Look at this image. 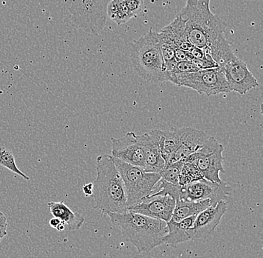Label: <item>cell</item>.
<instances>
[{"label": "cell", "instance_id": "obj_1", "mask_svg": "<svg viewBox=\"0 0 263 258\" xmlns=\"http://www.w3.org/2000/svg\"><path fill=\"white\" fill-rule=\"evenodd\" d=\"M97 177L93 183L95 209L103 214L127 211V199L121 175L112 157L102 154L97 158Z\"/></svg>", "mask_w": 263, "mask_h": 258}, {"label": "cell", "instance_id": "obj_2", "mask_svg": "<svg viewBox=\"0 0 263 258\" xmlns=\"http://www.w3.org/2000/svg\"><path fill=\"white\" fill-rule=\"evenodd\" d=\"M114 226L121 228L126 241L139 253L149 252L164 244L167 233L165 222L128 210L124 213H107Z\"/></svg>", "mask_w": 263, "mask_h": 258}, {"label": "cell", "instance_id": "obj_3", "mask_svg": "<svg viewBox=\"0 0 263 258\" xmlns=\"http://www.w3.org/2000/svg\"><path fill=\"white\" fill-rule=\"evenodd\" d=\"M210 0H186L179 13L185 21L189 42L194 47L206 51L210 44L224 35L227 24L212 13Z\"/></svg>", "mask_w": 263, "mask_h": 258}, {"label": "cell", "instance_id": "obj_4", "mask_svg": "<svg viewBox=\"0 0 263 258\" xmlns=\"http://www.w3.org/2000/svg\"><path fill=\"white\" fill-rule=\"evenodd\" d=\"M130 60L133 70L143 80L156 83L167 82L159 36L153 29L133 43Z\"/></svg>", "mask_w": 263, "mask_h": 258}, {"label": "cell", "instance_id": "obj_5", "mask_svg": "<svg viewBox=\"0 0 263 258\" xmlns=\"http://www.w3.org/2000/svg\"><path fill=\"white\" fill-rule=\"evenodd\" d=\"M112 159L122 178L128 210L130 209L154 193V189L161 180L160 174L147 172L142 168L126 164L119 159L113 157Z\"/></svg>", "mask_w": 263, "mask_h": 258}, {"label": "cell", "instance_id": "obj_6", "mask_svg": "<svg viewBox=\"0 0 263 258\" xmlns=\"http://www.w3.org/2000/svg\"><path fill=\"white\" fill-rule=\"evenodd\" d=\"M167 82H172L177 86L192 89L199 94L207 96L231 92L219 67L192 73L172 72L167 73Z\"/></svg>", "mask_w": 263, "mask_h": 258}, {"label": "cell", "instance_id": "obj_7", "mask_svg": "<svg viewBox=\"0 0 263 258\" xmlns=\"http://www.w3.org/2000/svg\"><path fill=\"white\" fill-rule=\"evenodd\" d=\"M162 135V149L170 157L168 164L185 160L210 137L205 131L189 127L163 131Z\"/></svg>", "mask_w": 263, "mask_h": 258}, {"label": "cell", "instance_id": "obj_8", "mask_svg": "<svg viewBox=\"0 0 263 258\" xmlns=\"http://www.w3.org/2000/svg\"><path fill=\"white\" fill-rule=\"evenodd\" d=\"M109 0H73L70 8L72 24L88 34H98L106 24Z\"/></svg>", "mask_w": 263, "mask_h": 258}, {"label": "cell", "instance_id": "obj_9", "mask_svg": "<svg viewBox=\"0 0 263 258\" xmlns=\"http://www.w3.org/2000/svg\"><path fill=\"white\" fill-rule=\"evenodd\" d=\"M223 152V146L210 136L198 150L189 155L183 162L195 164L205 180L221 184L223 182L220 177V172H225Z\"/></svg>", "mask_w": 263, "mask_h": 258}, {"label": "cell", "instance_id": "obj_10", "mask_svg": "<svg viewBox=\"0 0 263 258\" xmlns=\"http://www.w3.org/2000/svg\"><path fill=\"white\" fill-rule=\"evenodd\" d=\"M231 193V187L226 182L218 184L203 178L187 185H177L175 201L200 202L211 200L219 202L226 200Z\"/></svg>", "mask_w": 263, "mask_h": 258}, {"label": "cell", "instance_id": "obj_11", "mask_svg": "<svg viewBox=\"0 0 263 258\" xmlns=\"http://www.w3.org/2000/svg\"><path fill=\"white\" fill-rule=\"evenodd\" d=\"M220 68L229 85L230 91L244 95L249 90L259 86L254 74L250 71L246 64L236 55Z\"/></svg>", "mask_w": 263, "mask_h": 258}, {"label": "cell", "instance_id": "obj_12", "mask_svg": "<svg viewBox=\"0 0 263 258\" xmlns=\"http://www.w3.org/2000/svg\"><path fill=\"white\" fill-rule=\"evenodd\" d=\"M228 209V202L225 200L215 202L211 206L197 215L192 230V241H209L214 231L219 225L222 217Z\"/></svg>", "mask_w": 263, "mask_h": 258}, {"label": "cell", "instance_id": "obj_13", "mask_svg": "<svg viewBox=\"0 0 263 258\" xmlns=\"http://www.w3.org/2000/svg\"><path fill=\"white\" fill-rule=\"evenodd\" d=\"M111 156L144 170L142 146L139 136L136 135L133 131L126 133L120 138H111Z\"/></svg>", "mask_w": 263, "mask_h": 258}, {"label": "cell", "instance_id": "obj_14", "mask_svg": "<svg viewBox=\"0 0 263 258\" xmlns=\"http://www.w3.org/2000/svg\"><path fill=\"white\" fill-rule=\"evenodd\" d=\"M175 205V200L170 195H158L146 199L129 210L167 223L172 220Z\"/></svg>", "mask_w": 263, "mask_h": 258}, {"label": "cell", "instance_id": "obj_15", "mask_svg": "<svg viewBox=\"0 0 263 258\" xmlns=\"http://www.w3.org/2000/svg\"><path fill=\"white\" fill-rule=\"evenodd\" d=\"M161 131L154 129L139 136L144 152V170L147 172L160 173L165 166L160 149Z\"/></svg>", "mask_w": 263, "mask_h": 258}, {"label": "cell", "instance_id": "obj_16", "mask_svg": "<svg viewBox=\"0 0 263 258\" xmlns=\"http://www.w3.org/2000/svg\"><path fill=\"white\" fill-rule=\"evenodd\" d=\"M158 34L161 41L171 44L174 49L179 48L189 52L193 47L189 42L185 21L180 14H177L172 24L165 26Z\"/></svg>", "mask_w": 263, "mask_h": 258}, {"label": "cell", "instance_id": "obj_17", "mask_svg": "<svg viewBox=\"0 0 263 258\" xmlns=\"http://www.w3.org/2000/svg\"><path fill=\"white\" fill-rule=\"evenodd\" d=\"M197 216L184 219L180 222L170 221L166 223L167 233L164 237V243L175 246L180 243L192 241L194 236L192 230Z\"/></svg>", "mask_w": 263, "mask_h": 258}, {"label": "cell", "instance_id": "obj_18", "mask_svg": "<svg viewBox=\"0 0 263 258\" xmlns=\"http://www.w3.org/2000/svg\"><path fill=\"white\" fill-rule=\"evenodd\" d=\"M51 214L67 225L70 231H77L85 223V219L77 212H73L63 202H50L48 203Z\"/></svg>", "mask_w": 263, "mask_h": 258}, {"label": "cell", "instance_id": "obj_19", "mask_svg": "<svg viewBox=\"0 0 263 258\" xmlns=\"http://www.w3.org/2000/svg\"><path fill=\"white\" fill-rule=\"evenodd\" d=\"M213 200H205L200 202L182 201L176 200L175 208L172 220L175 222H180L184 219L190 217L192 216H197L200 212L206 209L215 203Z\"/></svg>", "mask_w": 263, "mask_h": 258}, {"label": "cell", "instance_id": "obj_20", "mask_svg": "<svg viewBox=\"0 0 263 258\" xmlns=\"http://www.w3.org/2000/svg\"><path fill=\"white\" fill-rule=\"evenodd\" d=\"M107 16L118 25L126 24L136 16L132 13L124 0H111L107 6Z\"/></svg>", "mask_w": 263, "mask_h": 258}, {"label": "cell", "instance_id": "obj_21", "mask_svg": "<svg viewBox=\"0 0 263 258\" xmlns=\"http://www.w3.org/2000/svg\"><path fill=\"white\" fill-rule=\"evenodd\" d=\"M203 179L201 172L197 169L196 166L192 163L184 162L179 177L178 185L185 186L192 182Z\"/></svg>", "mask_w": 263, "mask_h": 258}, {"label": "cell", "instance_id": "obj_22", "mask_svg": "<svg viewBox=\"0 0 263 258\" xmlns=\"http://www.w3.org/2000/svg\"><path fill=\"white\" fill-rule=\"evenodd\" d=\"M0 165L6 167V169L16 173L19 176L22 177L25 180H29V177L18 168L16 164L15 157H14L12 152L8 150L4 146L0 147Z\"/></svg>", "mask_w": 263, "mask_h": 258}, {"label": "cell", "instance_id": "obj_23", "mask_svg": "<svg viewBox=\"0 0 263 258\" xmlns=\"http://www.w3.org/2000/svg\"><path fill=\"white\" fill-rule=\"evenodd\" d=\"M183 164V161L165 164L164 168L159 173L161 179L173 185H178L179 177H180Z\"/></svg>", "mask_w": 263, "mask_h": 258}, {"label": "cell", "instance_id": "obj_24", "mask_svg": "<svg viewBox=\"0 0 263 258\" xmlns=\"http://www.w3.org/2000/svg\"><path fill=\"white\" fill-rule=\"evenodd\" d=\"M159 42H160L161 52H162V59H163L164 71L167 74V73L174 72L175 66L177 63L175 59V51H174L175 49L171 44L161 41L160 39H159Z\"/></svg>", "mask_w": 263, "mask_h": 258}, {"label": "cell", "instance_id": "obj_25", "mask_svg": "<svg viewBox=\"0 0 263 258\" xmlns=\"http://www.w3.org/2000/svg\"><path fill=\"white\" fill-rule=\"evenodd\" d=\"M198 70H199L192 62L186 61V62H177L174 72H177V73H192V72H197Z\"/></svg>", "mask_w": 263, "mask_h": 258}, {"label": "cell", "instance_id": "obj_26", "mask_svg": "<svg viewBox=\"0 0 263 258\" xmlns=\"http://www.w3.org/2000/svg\"><path fill=\"white\" fill-rule=\"evenodd\" d=\"M128 9L136 15V13L141 10L143 4V0H124Z\"/></svg>", "mask_w": 263, "mask_h": 258}, {"label": "cell", "instance_id": "obj_27", "mask_svg": "<svg viewBox=\"0 0 263 258\" xmlns=\"http://www.w3.org/2000/svg\"><path fill=\"white\" fill-rule=\"evenodd\" d=\"M174 51H175V59L177 62H186V61L191 62L193 58L189 52L179 48L174 49Z\"/></svg>", "mask_w": 263, "mask_h": 258}, {"label": "cell", "instance_id": "obj_28", "mask_svg": "<svg viewBox=\"0 0 263 258\" xmlns=\"http://www.w3.org/2000/svg\"><path fill=\"white\" fill-rule=\"evenodd\" d=\"M49 225L52 228H55L59 231H63L65 230V223L58 218H52L49 220Z\"/></svg>", "mask_w": 263, "mask_h": 258}, {"label": "cell", "instance_id": "obj_29", "mask_svg": "<svg viewBox=\"0 0 263 258\" xmlns=\"http://www.w3.org/2000/svg\"><path fill=\"white\" fill-rule=\"evenodd\" d=\"M192 57L195 59H201L205 56V52L203 49L197 48L196 47H192V48L189 51Z\"/></svg>", "mask_w": 263, "mask_h": 258}, {"label": "cell", "instance_id": "obj_30", "mask_svg": "<svg viewBox=\"0 0 263 258\" xmlns=\"http://www.w3.org/2000/svg\"><path fill=\"white\" fill-rule=\"evenodd\" d=\"M8 223H0V243L3 241V238L7 235Z\"/></svg>", "mask_w": 263, "mask_h": 258}, {"label": "cell", "instance_id": "obj_31", "mask_svg": "<svg viewBox=\"0 0 263 258\" xmlns=\"http://www.w3.org/2000/svg\"><path fill=\"white\" fill-rule=\"evenodd\" d=\"M82 190H83L85 196L88 197L93 195V183H88L84 185L82 187Z\"/></svg>", "mask_w": 263, "mask_h": 258}, {"label": "cell", "instance_id": "obj_32", "mask_svg": "<svg viewBox=\"0 0 263 258\" xmlns=\"http://www.w3.org/2000/svg\"><path fill=\"white\" fill-rule=\"evenodd\" d=\"M5 222H7V219H6L4 213L0 211V223H5Z\"/></svg>", "mask_w": 263, "mask_h": 258}]
</instances>
